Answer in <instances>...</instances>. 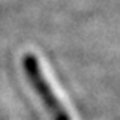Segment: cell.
<instances>
[{
	"label": "cell",
	"instance_id": "1",
	"mask_svg": "<svg viewBox=\"0 0 120 120\" xmlns=\"http://www.w3.org/2000/svg\"><path fill=\"white\" fill-rule=\"evenodd\" d=\"M22 68L24 72L27 75V80L32 84V87L35 89V92L39 95L42 104L45 105V110L50 112L52 120H71L69 112L66 111V108L63 107V104L59 101V98L56 96L54 90L51 89V86L48 84V81L45 80L44 72L41 69V65L38 62V57L33 54H26L22 57Z\"/></svg>",
	"mask_w": 120,
	"mask_h": 120
}]
</instances>
